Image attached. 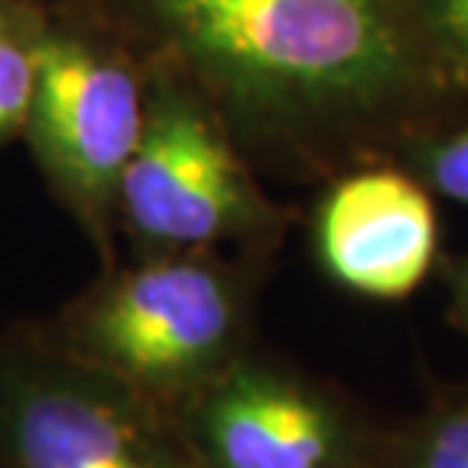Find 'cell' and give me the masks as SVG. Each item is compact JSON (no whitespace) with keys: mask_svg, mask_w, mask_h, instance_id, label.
<instances>
[{"mask_svg":"<svg viewBox=\"0 0 468 468\" xmlns=\"http://www.w3.org/2000/svg\"><path fill=\"white\" fill-rule=\"evenodd\" d=\"M0 468H201L174 414L58 350L0 341Z\"/></svg>","mask_w":468,"mask_h":468,"instance_id":"3957f363","label":"cell"},{"mask_svg":"<svg viewBox=\"0 0 468 468\" xmlns=\"http://www.w3.org/2000/svg\"><path fill=\"white\" fill-rule=\"evenodd\" d=\"M144 122V95L119 58L68 34L37 37L27 125L46 171L101 250L110 247L116 192Z\"/></svg>","mask_w":468,"mask_h":468,"instance_id":"5b68a950","label":"cell"},{"mask_svg":"<svg viewBox=\"0 0 468 468\" xmlns=\"http://www.w3.org/2000/svg\"><path fill=\"white\" fill-rule=\"evenodd\" d=\"M426 49L468 82V0H405Z\"/></svg>","mask_w":468,"mask_h":468,"instance_id":"9c48e42d","label":"cell"},{"mask_svg":"<svg viewBox=\"0 0 468 468\" xmlns=\"http://www.w3.org/2000/svg\"><path fill=\"white\" fill-rule=\"evenodd\" d=\"M116 217L146 256L207 252L274 222L229 140L192 98L158 91L122 174Z\"/></svg>","mask_w":468,"mask_h":468,"instance_id":"277c9868","label":"cell"},{"mask_svg":"<svg viewBox=\"0 0 468 468\" xmlns=\"http://www.w3.org/2000/svg\"><path fill=\"white\" fill-rule=\"evenodd\" d=\"M451 295H453V314L468 335V256H463L451 271Z\"/></svg>","mask_w":468,"mask_h":468,"instance_id":"8fae6325","label":"cell"},{"mask_svg":"<svg viewBox=\"0 0 468 468\" xmlns=\"http://www.w3.org/2000/svg\"><path fill=\"white\" fill-rule=\"evenodd\" d=\"M213 89L271 119H374L417 91L426 46L405 0H140Z\"/></svg>","mask_w":468,"mask_h":468,"instance_id":"6da1fadb","label":"cell"},{"mask_svg":"<svg viewBox=\"0 0 468 468\" xmlns=\"http://www.w3.org/2000/svg\"><path fill=\"white\" fill-rule=\"evenodd\" d=\"M34 101V43H25L16 22L0 16V140L27 122Z\"/></svg>","mask_w":468,"mask_h":468,"instance_id":"ba28073f","label":"cell"},{"mask_svg":"<svg viewBox=\"0 0 468 468\" xmlns=\"http://www.w3.org/2000/svg\"><path fill=\"white\" fill-rule=\"evenodd\" d=\"M417 165L429 189L468 207V128L420 149Z\"/></svg>","mask_w":468,"mask_h":468,"instance_id":"30bf717a","label":"cell"},{"mask_svg":"<svg viewBox=\"0 0 468 468\" xmlns=\"http://www.w3.org/2000/svg\"><path fill=\"white\" fill-rule=\"evenodd\" d=\"M46 335L174 414L243 353V289L207 252H162L110 271Z\"/></svg>","mask_w":468,"mask_h":468,"instance_id":"7a4b0ae2","label":"cell"},{"mask_svg":"<svg viewBox=\"0 0 468 468\" xmlns=\"http://www.w3.org/2000/svg\"><path fill=\"white\" fill-rule=\"evenodd\" d=\"M323 271L356 295L396 302L423 283L438 250L435 207L410 176L362 171L335 183L316 207Z\"/></svg>","mask_w":468,"mask_h":468,"instance_id":"52a82bcc","label":"cell"},{"mask_svg":"<svg viewBox=\"0 0 468 468\" xmlns=\"http://www.w3.org/2000/svg\"><path fill=\"white\" fill-rule=\"evenodd\" d=\"M201 468H359V435L332 392L243 350L174 408Z\"/></svg>","mask_w":468,"mask_h":468,"instance_id":"8992f818","label":"cell"}]
</instances>
